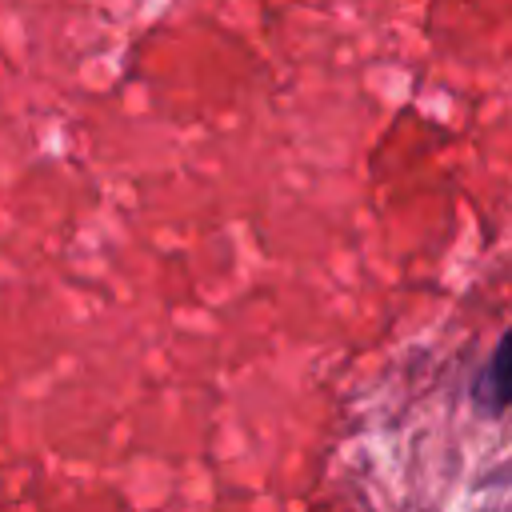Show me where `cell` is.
I'll use <instances>...</instances> for the list:
<instances>
[{"label": "cell", "mask_w": 512, "mask_h": 512, "mask_svg": "<svg viewBox=\"0 0 512 512\" xmlns=\"http://www.w3.org/2000/svg\"><path fill=\"white\" fill-rule=\"evenodd\" d=\"M472 392H476V404L484 412H504L512 404V328L496 344V352H492V360L480 372V380H476Z\"/></svg>", "instance_id": "obj_1"}]
</instances>
